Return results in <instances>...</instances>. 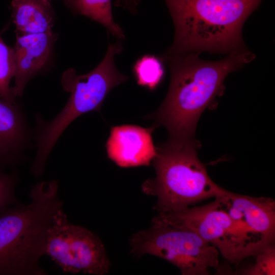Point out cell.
<instances>
[{
    "instance_id": "6da1fadb",
    "label": "cell",
    "mask_w": 275,
    "mask_h": 275,
    "mask_svg": "<svg viewBox=\"0 0 275 275\" xmlns=\"http://www.w3.org/2000/svg\"><path fill=\"white\" fill-rule=\"evenodd\" d=\"M199 54L164 53L160 58L169 67L170 87L159 107L146 117L154 120V129L159 126L167 129L169 141H195L198 120L216 97L223 93L226 76L256 57L247 50L209 61L200 59Z\"/></svg>"
},
{
    "instance_id": "7a4b0ae2",
    "label": "cell",
    "mask_w": 275,
    "mask_h": 275,
    "mask_svg": "<svg viewBox=\"0 0 275 275\" xmlns=\"http://www.w3.org/2000/svg\"><path fill=\"white\" fill-rule=\"evenodd\" d=\"M262 0H164L175 28L165 52L231 53L248 50L243 25Z\"/></svg>"
},
{
    "instance_id": "3957f363",
    "label": "cell",
    "mask_w": 275,
    "mask_h": 275,
    "mask_svg": "<svg viewBox=\"0 0 275 275\" xmlns=\"http://www.w3.org/2000/svg\"><path fill=\"white\" fill-rule=\"evenodd\" d=\"M58 190L55 180L37 182L31 189L30 204L0 210V275L46 274L39 261L54 216L63 208Z\"/></svg>"
},
{
    "instance_id": "277c9868",
    "label": "cell",
    "mask_w": 275,
    "mask_h": 275,
    "mask_svg": "<svg viewBox=\"0 0 275 275\" xmlns=\"http://www.w3.org/2000/svg\"><path fill=\"white\" fill-rule=\"evenodd\" d=\"M122 50L120 40L109 43L102 61L90 72L79 75L71 68L64 72L62 77V86L70 93L66 104L50 121H44L39 114L36 116L37 149L31 169L33 175L37 177L42 175L50 153L70 123L89 112H100L110 91L128 80V76L120 72L115 63V56Z\"/></svg>"
},
{
    "instance_id": "5b68a950",
    "label": "cell",
    "mask_w": 275,
    "mask_h": 275,
    "mask_svg": "<svg viewBox=\"0 0 275 275\" xmlns=\"http://www.w3.org/2000/svg\"><path fill=\"white\" fill-rule=\"evenodd\" d=\"M199 144L168 140L156 148L153 159L156 177L146 180L143 190L156 196L159 213L178 211L225 194L227 190L209 177L197 156Z\"/></svg>"
},
{
    "instance_id": "8992f818",
    "label": "cell",
    "mask_w": 275,
    "mask_h": 275,
    "mask_svg": "<svg viewBox=\"0 0 275 275\" xmlns=\"http://www.w3.org/2000/svg\"><path fill=\"white\" fill-rule=\"evenodd\" d=\"M131 252L150 254L177 266L183 275H208L219 266L218 251L193 230L153 218L150 228L132 236Z\"/></svg>"
},
{
    "instance_id": "52a82bcc",
    "label": "cell",
    "mask_w": 275,
    "mask_h": 275,
    "mask_svg": "<svg viewBox=\"0 0 275 275\" xmlns=\"http://www.w3.org/2000/svg\"><path fill=\"white\" fill-rule=\"evenodd\" d=\"M154 218L193 230L237 266L266 245L234 220L215 199L200 206L159 213Z\"/></svg>"
},
{
    "instance_id": "ba28073f",
    "label": "cell",
    "mask_w": 275,
    "mask_h": 275,
    "mask_svg": "<svg viewBox=\"0 0 275 275\" xmlns=\"http://www.w3.org/2000/svg\"><path fill=\"white\" fill-rule=\"evenodd\" d=\"M64 272L103 275L110 262L103 243L87 229L69 222L60 209L48 230L46 254Z\"/></svg>"
},
{
    "instance_id": "9c48e42d",
    "label": "cell",
    "mask_w": 275,
    "mask_h": 275,
    "mask_svg": "<svg viewBox=\"0 0 275 275\" xmlns=\"http://www.w3.org/2000/svg\"><path fill=\"white\" fill-rule=\"evenodd\" d=\"M221 207L259 241L266 244L274 241L275 201L230 191L215 198Z\"/></svg>"
},
{
    "instance_id": "30bf717a",
    "label": "cell",
    "mask_w": 275,
    "mask_h": 275,
    "mask_svg": "<svg viewBox=\"0 0 275 275\" xmlns=\"http://www.w3.org/2000/svg\"><path fill=\"white\" fill-rule=\"evenodd\" d=\"M57 35L52 30L36 34H16L12 48L15 85L11 88L15 98L21 97L28 82L45 66Z\"/></svg>"
},
{
    "instance_id": "8fae6325",
    "label": "cell",
    "mask_w": 275,
    "mask_h": 275,
    "mask_svg": "<svg viewBox=\"0 0 275 275\" xmlns=\"http://www.w3.org/2000/svg\"><path fill=\"white\" fill-rule=\"evenodd\" d=\"M154 129L132 125L112 127L106 144L108 158L121 167L149 166L156 155Z\"/></svg>"
},
{
    "instance_id": "7c38bea8",
    "label": "cell",
    "mask_w": 275,
    "mask_h": 275,
    "mask_svg": "<svg viewBox=\"0 0 275 275\" xmlns=\"http://www.w3.org/2000/svg\"><path fill=\"white\" fill-rule=\"evenodd\" d=\"M30 138V131L21 106L0 99V167L19 163Z\"/></svg>"
},
{
    "instance_id": "4fadbf2b",
    "label": "cell",
    "mask_w": 275,
    "mask_h": 275,
    "mask_svg": "<svg viewBox=\"0 0 275 275\" xmlns=\"http://www.w3.org/2000/svg\"><path fill=\"white\" fill-rule=\"evenodd\" d=\"M12 17L16 34H36L51 31L55 13L45 0H12Z\"/></svg>"
},
{
    "instance_id": "5bb4252c",
    "label": "cell",
    "mask_w": 275,
    "mask_h": 275,
    "mask_svg": "<svg viewBox=\"0 0 275 275\" xmlns=\"http://www.w3.org/2000/svg\"><path fill=\"white\" fill-rule=\"evenodd\" d=\"M73 12L89 17L103 25L113 36L125 38L123 30L114 19L111 0H62Z\"/></svg>"
},
{
    "instance_id": "9a60e30c",
    "label": "cell",
    "mask_w": 275,
    "mask_h": 275,
    "mask_svg": "<svg viewBox=\"0 0 275 275\" xmlns=\"http://www.w3.org/2000/svg\"><path fill=\"white\" fill-rule=\"evenodd\" d=\"M138 85L154 90L164 75L162 61L152 54H146L136 62L133 68Z\"/></svg>"
},
{
    "instance_id": "2e32d148",
    "label": "cell",
    "mask_w": 275,
    "mask_h": 275,
    "mask_svg": "<svg viewBox=\"0 0 275 275\" xmlns=\"http://www.w3.org/2000/svg\"><path fill=\"white\" fill-rule=\"evenodd\" d=\"M14 76V62L12 48L0 36V99L10 103H16L9 86Z\"/></svg>"
},
{
    "instance_id": "e0dca14e",
    "label": "cell",
    "mask_w": 275,
    "mask_h": 275,
    "mask_svg": "<svg viewBox=\"0 0 275 275\" xmlns=\"http://www.w3.org/2000/svg\"><path fill=\"white\" fill-rule=\"evenodd\" d=\"M253 256L256 258L254 263L239 270L238 274L243 275L275 274L274 241L263 246Z\"/></svg>"
},
{
    "instance_id": "ac0fdd59",
    "label": "cell",
    "mask_w": 275,
    "mask_h": 275,
    "mask_svg": "<svg viewBox=\"0 0 275 275\" xmlns=\"http://www.w3.org/2000/svg\"><path fill=\"white\" fill-rule=\"evenodd\" d=\"M17 181V174H6L0 170V210L17 203L15 195Z\"/></svg>"
},
{
    "instance_id": "d6986e66",
    "label": "cell",
    "mask_w": 275,
    "mask_h": 275,
    "mask_svg": "<svg viewBox=\"0 0 275 275\" xmlns=\"http://www.w3.org/2000/svg\"><path fill=\"white\" fill-rule=\"evenodd\" d=\"M140 0H116L115 6L127 10L130 13L135 15L139 13V6Z\"/></svg>"
},
{
    "instance_id": "ffe728a7",
    "label": "cell",
    "mask_w": 275,
    "mask_h": 275,
    "mask_svg": "<svg viewBox=\"0 0 275 275\" xmlns=\"http://www.w3.org/2000/svg\"><path fill=\"white\" fill-rule=\"evenodd\" d=\"M45 1L50 2L51 0H45Z\"/></svg>"
}]
</instances>
